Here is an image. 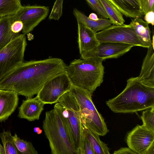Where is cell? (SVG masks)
Masks as SVG:
<instances>
[{
	"label": "cell",
	"instance_id": "6da1fadb",
	"mask_svg": "<svg viewBox=\"0 0 154 154\" xmlns=\"http://www.w3.org/2000/svg\"><path fill=\"white\" fill-rule=\"evenodd\" d=\"M67 66L58 58L23 61L0 81V89L32 98L48 80L66 71Z\"/></svg>",
	"mask_w": 154,
	"mask_h": 154
},
{
	"label": "cell",
	"instance_id": "7a4b0ae2",
	"mask_svg": "<svg viewBox=\"0 0 154 154\" xmlns=\"http://www.w3.org/2000/svg\"><path fill=\"white\" fill-rule=\"evenodd\" d=\"M127 82L122 92L106 102L111 111L131 113L154 107V87L143 84L137 77H131Z\"/></svg>",
	"mask_w": 154,
	"mask_h": 154
},
{
	"label": "cell",
	"instance_id": "3957f363",
	"mask_svg": "<svg viewBox=\"0 0 154 154\" xmlns=\"http://www.w3.org/2000/svg\"><path fill=\"white\" fill-rule=\"evenodd\" d=\"M103 61L101 58L91 57L72 61L66 72L72 85L86 90L92 95L103 81Z\"/></svg>",
	"mask_w": 154,
	"mask_h": 154
},
{
	"label": "cell",
	"instance_id": "277c9868",
	"mask_svg": "<svg viewBox=\"0 0 154 154\" xmlns=\"http://www.w3.org/2000/svg\"><path fill=\"white\" fill-rule=\"evenodd\" d=\"M54 109L63 121L73 147L79 154L83 136L80 108L76 99L68 91L59 98Z\"/></svg>",
	"mask_w": 154,
	"mask_h": 154
},
{
	"label": "cell",
	"instance_id": "5b68a950",
	"mask_svg": "<svg viewBox=\"0 0 154 154\" xmlns=\"http://www.w3.org/2000/svg\"><path fill=\"white\" fill-rule=\"evenodd\" d=\"M42 127L51 154H77L64 123L54 109L46 112Z\"/></svg>",
	"mask_w": 154,
	"mask_h": 154
},
{
	"label": "cell",
	"instance_id": "8992f818",
	"mask_svg": "<svg viewBox=\"0 0 154 154\" xmlns=\"http://www.w3.org/2000/svg\"><path fill=\"white\" fill-rule=\"evenodd\" d=\"M69 91L79 106L82 126L99 135H106L109 130L104 118L95 107L90 92L83 88L73 85Z\"/></svg>",
	"mask_w": 154,
	"mask_h": 154
},
{
	"label": "cell",
	"instance_id": "52a82bcc",
	"mask_svg": "<svg viewBox=\"0 0 154 154\" xmlns=\"http://www.w3.org/2000/svg\"><path fill=\"white\" fill-rule=\"evenodd\" d=\"M27 45L25 35L19 34L0 50V81L23 62Z\"/></svg>",
	"mask_w": 154,
	"mask_h": 154
},
{
	"label": "cell",
	"instance_id": "ba28073f",
	"mask_svg": "<svg viewBox=\"0 0 154 154\" xmlns=\"http://www.w3.org/2000/svg\"><path fill=\"white\" fill-rule=\"evenodd\" d=\"M100 43L110 42L126 44L134 46L145 47L130 24L112 25L96 33Z\"/></svg>",
	"mask_w": 154,
	"mask_h": 154
},
{
	"label": "cell",
	"instance_id": "9c48e42d",
	"mask_svg": "<svg viewBox=\"0 0 154 154\" xmlns=\"http://www.w3.org/2000/svg\"><path fill=\"white\" fill-rule=\"evenodd\" d=\"M72 85L66 71L47 82L36 97L45 104L56 103L61 96L70 91Z\"/></svg>",
	"mask_w": 154,
	"mask_h": 154
},
{
	"label": "cell",
	"instance_id": "30bf717a",
	"mask_svg": "<svg viewBox=\"0 0 154 154\" xmlns=\"http://www.w3.org/2000/svg\"><path fill=\"white\" fill-rule=\"evenodd\" d=\"M126 142L136 154H152L154 152V132L143 125H137L128 134Z\"/></svg>",
	"mask_w": 154,
	"mask_h": 154
},
{
	"label": "cell",
	"instance_id": "8fae6325",
	"mask_svg": "<svg viewBox=\"0 0 154 154\" xmlns=\"http://www.w3.org/2000/svg\"><path fill=\"white\" fill-rule=\"evenodd\" d=\"M49 8L39 5L23 6L13 15L14 21H20L23 24L22 32L25 35L33 30L48 15Z\"/></svg>",
	"mask_w": 154,
	"mask_h": 154
},
{
	"label": "cell",
	"instance_id": "7c38bea8",
	"mask_svg": "<svg viewBox=\"0 0 154 154\" xmlns=\"http://www.w3.org/2000/svg\"><path fill=\"white\" fill-rule=\"evenodd\" d=\"M134 46L128 44L106 42L100 43L89 51L82 52L81 59L98 57L103 60L108 59L118 58L129 51Z\"/></svg>",
	"mask_w": 154,
	"mask_h": 154
},
{
	"label": "cell",
	"instance_id": "4fadbf2b",
	"mask_svg": "<svg viewBox=\"0 0 154 154\" xmlns=\"http://www.w3.org/2000/svg\"><path fill=\"white\" fill-rule=\"evenodd\" d=\"M45 104L37 97L23 100L19 108L18 116L20 119L33 121L39 119Z\"/></svg>",
	"mask_w": 154,
	"mask_h": 154
},
{
	"label": "cell",
	"instance_id": "5bb4252c",
	"mask_svg": "<svg viewBox=\"0 0 154 154\" xmlns=\"http://www.w3.org/2000/svg\"><path fill=\"white\" fill-rule=\"evenodd\" d=\"M19 101L15 92L0 89V122L5 121L15 111Z\"/></svg>",
	"mask_w": 154,
	"mask_h": 154
},
{
	"label": "cell",
	"instance_id": "9a60e30c",
	"mask_svg": "<svg viewBox=\"0 0 154 154\" xmlns=\"http://www.w3.org/2000/svg\"><path fill=\"white\" fill-rule=\"evenodd\" d=\"M77 22L78 42L80 54L83 51L92 49L100 43L96 37V32L82 24Z\"/></svg>",
	"mask_w": 154,
	"mask_h": 154
},
{
	"label": "cell",
	"instance_id": "2e32d148",
	"mask_svg": "<svg viewBox=\"0 0 154 154\" xmlns=\"http://www.w3.org/2000/svg\"><path fill=\"white\" fill-rule=\"evenodd\" d=\"M154 46L147 48L146 56L142 63L140 74L137 77L141 82L147 85L154 87Z\"/></svg>",
	"mask_w": 154,
	"mask_h": 154
},
{
	"label": "cell",
	"instance_id": "e0dca14e",
	"mask_svg": "<svg viewBox=\"0 0 154 154\" xmlns=\"http://www.w3.org/2000/svg\"><path fill=\"white\" fill-rule=\"evenodd\" d=\"M108 0L127 17L141 18L144 15L139 0Z\"/></svg>",
	"mask_w": 154,
	"mask_h": 154
},
{
	"label": "cell",
	"instance_id": "ac0fdd59",
	"mask_svg": "<svg viewBox=\"0 0 154 154\" xmlns=\"http://www.w3.org/2000/svg\"><path fill=\"white\" fill-rule=\"evenodd\" d=\"M73 13L77 22L91 28L96 32L105 29L112 25V21L108 19L100 18L97 20L90 19L76 8L74 9Z\"/></svg>",
	"mask_w": 154,
	"mask_h": 154
},
{
	"label": "cell",
	"instance_id": "d6986e66",
	"mask_svg": "<svg viewBox=\"0 0 154 154\" xmlns=\"http://www.w3.org/2000/svg\"><path fill=\"white\" fill-rule=\"evenodd\" d=\"M14 22L13 15L0 18V50L19 34L11 30V26Z\"/></svg>",
	"mask_w": 154,
	"mask_h": 154
},
{
	"label": "cell",
	"instance_id": "ffe728a7",
	"mask_svg": "<svg viewBox=\"0 0 154 154\" xmlns=\"http://www.w3.org/2000/svg\"><path fill=\"white\" fill-rule=\"evenodd\" d=\"M134 28L136 33L145 48L154 45L151 38V32L149 24L141 18L136 17L131 19L130 24Z\"/></svg>",
	"mask_w": 154,
	"mask_h": 154
},
{
	"label": "cell",
	"instance_id": "44dd1931",
	"mask_svg": "<svg viewBox=\"0 0 154 154\" xmlns=\"http://www.w3.org/2000/svg\"><path fill=\"white\" fill-rule=\"evenodd\" d=\"M83 136L90 143L94 154H109V149L101 141L97 134L86 129L82 125Z\"/></svg>",
	"mask_w": 154,
	"mask_h": 154
},
{
	"label": "cell",
	"instance_id": "7402d4cb",
	"mask_svg": "<svg viewBox=\"0 0 154 154\" xmlns=\"http://www.w3.org/2000/svg\"><path fill=\"white\" fill-rule=\"evenodd\" d=\"M106 12L112 24L121 25L125 22L123 15L108 0H98Z\"/></svg>",
	"mask_w": 154,
	"mask_h": 154
},
{
	"label": "cell",
	"instance_id": "603a6c76",
	"mask_svg": "<svg viewBox=\"0 0 154 154\" xmlns=\"http://www.w3.org/2000/svg\"><path fill=\"white\" fill-rule=\"evenodd\" d=\"M22 7L20 0H0V18L14 15Z\"/></svg>",
	"mask_w": 154,
	"mask_h": 154
},
{
	"label": "cell",
	"instance_id": "cb8c5ba5",
	"mask_svg": "<svg viewBox=\"0 0 154 154\" xmlns=\"http://www.w3.org/2000/svg\"><path fill=\"white\" fill-rule=\"evenodd\" d=\"M0 138L5 149V154H20L15 146L13 136L10 131L4 130L0 133Z\"/></svg>",
	"mask_w": 154,
	"mask_h": 154
},
{
	"label": "cell",
	"instance_id": "d4e9b609",
	"mask_svg": "<svg viewBox=\"0 0 154 154\" xmlns=\"http://www.w3.org/2000/svg\"><path fill=\"white\" fill-rule=\"evenodd\" d=\"M13 138L15 146L20 154H38L31 142L20 139L16 133L13 136Z\"/></svg>",
	"mask_w": 154,
	"mask_h": 154
},
{
	"label": "cell",
	"instance_id": "484cf974",
	"mask_svg": "<svg viewBox=\"0 0 154 154\" xmlns=\"http://www.w3.org/2000/svg\"><path fill=\"white\" fill-rule=\"evenodd\" d=\"M141 118L143 123L142 125L154 132V107L143 111Z\"/></svg>",
	"mask_w": 154,
	"mask_h": 154
},
{
	"label": "cell",
	"instance_id": "4316f807",
	"mask_svg": "<svg viewBox=\"0 0 154 154\" xmlns=\"http://www.w3.org/2000/svg\"><path fill=\"white\" fill-rule=\"evenodd\" d=\"M91 8L100 18L109 19L103 7L98 0H85Z\"/></svg>",
	"mask_w": 154,
	"mask_h": 154
},
{
	"label": "cell",
	"instance_id": "83f0119b",
	"mask_svg": "<svg viewBox=\"0 0 154 154\" xmlns=\"http://www.w3.org/2000/svg\"><path fill=\"white\" fill-rule=\"evenodd\" d=\"M63 0H56L49 17L51 20H58L62 14L63 5Z\"/></svg>",
	"mask_w": 154,
	"mask_h": 154
},
{
	"label": "cell",
	"instance_id": "f1b7e54d",
	"mask_svg": "<svg viewBox=\"0 0 154 154\" xmlns=\"http://www.w3.org/2000/svg\"><path fill=\"white\" fill-rule=\"evenodd\" d=\"M79 154H94L90 143L84 136L79 150Z\"/></svg>",
	"mask_w": 154,
	"mask_h": 154
},
{
	"label": "cell",
	"instance_id": "f546056e",
	"mask_svg": "<svg viewBox=\"0 0 154 154\" xmlns=\"http://www.w3.org/2000/svg\"><path fill=\"white\" fill-rule=\"evenodd\" d=\"M144 15L147 12L154 11V0H139Z\"/></svg>",
	"mask_w": 154,
	"mask_h": 154
},
{
	"label": "cell",
	"instance_id": "4dcf8cb0",
	"mask_svg": "<svg viewBox=\"0 0 154 154\" xmlns=\"http://www.w3.org/2000/svg\"><path fill=\"white\" fill-rule=\"evenodd\" d=\"M23 28V23L20 20L15 21L11 24V30L14 33H19V32L22 30Z\"/></svg>",
	"mask_w": 154,
	"mask_h": 154
},
{
	"label": "cell",
	"instance_id": "1f68e13d",
	"mask_svg": "<svg viewBox=\"0 0 154 154\" xmlns=\"http://www.w3.org/2000/svg\"><path fill=\"white\" fill-rule=\"evenodd\" d=\"M144 18L145 21L153 26L154 25V11H149L146 13L144 15Z\"/></svg>",
	"mask_w": 154,
	"mask_h": 154
},
{
	"label": "cell",
	"instance_id": "d6a6232c",
	"mask_svg": "<svg viewBox=\"0 0 154 154\" xmlns=\"http://www.w3.org/2000/svg\"><path fill=\"white\" fill-rule=\"evenodd\" d=\"M114 154H136L129 147H122L116 151H115Z\"/></svg>",
	"mask_w": 154,
	"mask_h": 154
},
{
	"label": "cell",
	"instance_id": "836d02e7",
	"mask_svg": "<svg viewBox=\"0 0 154 154\" xmlns=\"http://www.w3.org/2000/svg\"><path fill=\"white\" fill-rule=\"evenodd\" d=\"M88 17L90 19L94 20H98L99 18H98L97 15L96 14L93 13L90 14Z\"/></svg>",
	"mask_w": 154,
	"mask_h": 154
},
{
	"label": "cell",
	"instance_id": "e575fe53",
	"mask_svg": "<svg viewBox=\"0 0 154 154\" xmlns=\"http://www.w3.org/2000/svg\"><path fill=\"white\" fill-rule=\"evenodd\" d=\"M34 132L39 135L42 134V130L39 127H35L33 128Z\"/></svg>",
	"mask_w": 154,
	"mask_h": 154
},
{
	"label": "cell",
	"instance_id": "d590c367",
	"mask_svg": "<svg viewBox=\"0 0 154 154\" xmlns=\"http://www.w3.org/2000/svg\"><path fill=\"white\" fill-rule=\"evenodd\" d=\"M0 154H5V149L1 144L0 143Z\"/></svg>",
	"mask_w": 154,
	"mask_h": 154
}]
</instances>
